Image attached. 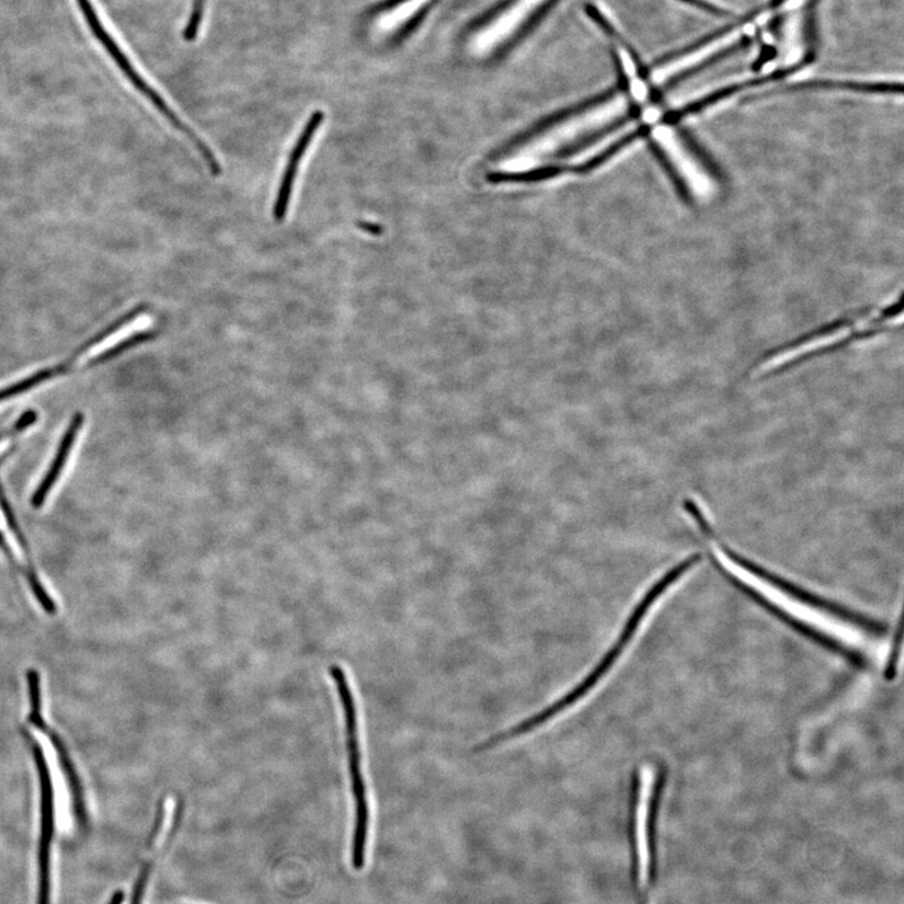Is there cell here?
<instances>
[{"label": "cell", "instance_id": "6da1fadb", "mask_svg": "<svg viewBox=\"0 0 904 904\" xmlns=\"http://www.w3.org/2000/svg\"><path fill=\"white\" fill-rule=\"evenodd\" d=\"M627 110L625 98H608L565 117L497 160L494 174L518 176L547 169L579 168L625 140L628 128L607 133Z\"/></svg>", "mask_w": 904, "mask_h": 904}, {"label": "cell", "instance_id": "7a4b0ae2", "mask_svg": "<svg viewBox=\"0 0 904 904\" xmlns=\"http://www.w3.org/2000/svg\"><path fill=\"white\" fill-rule=\"evenodd\" d=\"M700 561V554L688 557L684 562L677 564L673 568V570L667 572L665 576H662V579L656 582V584L652 585L651 590L645 593V596L641 599L639 605H637L630 618L627 619L625 628L613 648L607 651L605 657L597 663V666L594 667L579 685L572 688L570 693L561 697V699L548 706L547 709L541 710L537 714H534V717L524 720L518 723V725L507 730L504 735H499L497 737L490 740V745L502 744L510 742L512 739L527 735L530 731L546 725V723L550 720L557 719L559 714L572 709L573 706L585 699V697H587L590 693L598 686L602 679L608 675L609 671L613 670L619 657L622 656V653L628 648V644H630L633 640V637L637 631H639L644 617L648 616L654 603H656L661 598L662 594H665L668 588L673 587L678 580H682L683 576L688 571H691L693 568Z\"/></svg>", "mask_w": 904, "mask_h": 904}, {"label": "cell", "instance_id": "3957f363", "mask_svg": "<svg viewBox=\"0 0 904 904\" xmlns=\"http://www.w3.org/2000/svg\"><path fill=\"white\" fill-rule=\"evenodd\" d=\"M335 688L341 700L346 722V739L348 753V770L353 799L356 804V826L355 837H353L352 865L359 869L365 867V851L369 823V806L367 799V788L364 771V753L361 744V725L356 695L346 670L339 665L330 668Z\"/></svg>", "mask_w": 904, "mask_h": 904}, {"label": "cell", "instance_id": "277c9868", "mask_svg": "<svg viewBox=\"0 0 904 904\" xmlns=\"http://www.w3.org/2000/svg\"><path fill=\"white\" fill-rule=\"evenodd\" d=\"M36 763L39 778V837L37 847V897L36 904H52V858L56 835V799L54 782L49 774L45 753L27 731H24Z\"/></svg>", "mask_w": 904, "mask_h": 904}, {"label": "cell", "instance_id": "5b68a950", "mask_svg": "<svg viewBox=\"0 0 904 904\" xmlns=\"http://www.w3.org/2000/svg\"><path fill=\"white\" fill-rule=\"evenodd\" d=\"M553 0H510L473 33V54L488 55L520 33Z\"/></svg>", "mask_w": 904, "mask_h": 904}, {"label": "cell", "instance_id": "8992f818", "mask_svg": "<svg viewBox=\"0 0 904 904\" xmlns=\"http://www.w3.org/2000/svg\"><path fill=\"white\" fill-rule=\"evenodd\" d=\"M0 539H2L8 552H10L15 562L14 564L19 565L25 579H27L34 597L37 598L42 608L46 610L47 615H55L57 613L56 603L48 596L47 591L43 587L38 579L36 570H34L28 548L25 546L22 531L19 525H16L12 510L10 505L7 504L2 488H0Z\"/></svg>", "mask_w": 904, "mask_h": 904}, {"label": "cell", "instance_id": "52a82bcc", "mask_svg": "<svg viewBox=\"0 0 904 904\" xmlns=\"http://www.w3.org/2000/svg\"><path fill=\"white\" fill-rule=\"evenodd\" d=\"M27 682L31 702L28 719L34 726L42 730L43 733H46L50 739L52 745H54L55 752L58 755L60 768H62L68 786H70L71 789L75 816L77 821L83 823L85 820V808L79 775H77L71 756L68 754L62 739H60L54 730L48 728L45 719H43L41 678L36 670L27 671Z\"/></svg>", "mask_w": 904, "mask_h": 904}, {"label": "cell", "instance_id": "ba28073f", "mask_svg": "<svg viewBox=\"0 0 904 904\" xmlns=\"http://www.w3.org/2000/svg\"><path fill=\"white\" fill-rule=\"evenodd\" d=\"M151 322L150 318L144 313L134 314L124 323L118 324L116 329L103 335L102 339L85 347L79 353L71 366H89L100 358L111 357L112 353L124 346V344L148 333L152 325Z\"/></svg>", "mask_w": 904, "mask_h": 904}, {"label": "cell", "instance_id": "9c48e42d", "mask_svg": "<svg viewBox=\"0 0 904 904\" xmlns=\"http://www.w3.org/2000/svg\"><path fill=\"white\" fill-rule=\"evenodd\" d=\"M324 114L322 111L317 110L313 112L311 117L308 118L307 124L304 128V131L298 137V140L293 148L286 170H284V174L281 181V185L278 188L277 201L274 204V219L277 222H282L286 219V215L289 208L290 196L293 193V186H295V181L298 174V169L300 165L301 159L305 158V155L309 148V145L312 144L313 137L317 134L318 128L323 124Z\"/></svg>", "mask_w": 904, "mask_h": 904}, {"label": "cell", "instance_id": "30bf717a", "mask_svg": "<svg viewBox=\"0 0 904 904\" xmlns=\"http://www.w3.org/2000/svg\"><path fill=\"white\" fill-rule=\"evenodd\" d=\"M83 424L84 417L82 413H76L70 426L66 430L62 442H60L54 464L50 465L45 478L42 479L41 484L33 494L32 505L36 507V510H39V507L45 505L52 489L56 487L59 477L62 476V472L67 467V461L70 459L72 454L77 438L80 436Z\"/></svg>", "mask_w": 904, "mask_h": 904}, {"label": "cell", "instance_id": "8fae6325", "mask_svg": "<svg viewBox=\"0 0 904 904\" xmlns=\"http://www.w3.org/2000/svg\"><path fill=\"white\" fill-rule=\"evenodd\" d=\"M435 0H394L376 15L375 28L382 34H394L408 28Z\"/></svg>", "mask_w": 904, "mask_h": 904}, {"label": "cell", "instance_id": "7c38bea8", "mask_svg": "<svg viewBox=\"0 0 904 904\" xmlns=\"http://www.w3.org/2000/svg\"><path fill=\"white\" fill-rule=\"evenodd\" d=\"M64 374H66L64 366L43 369V371H38L36 375L24 378V380L19 384L8 386L5 389L0 390V402L15 398V396L27 392L34 389V387L45 384L46 381L52 380V378Z\"/></svg>", "mask_w": 904, "mask_h": 904}, {"label": "cell", "instance_id": "4fadbf2b", "mask_svg": "<svg viewBox=\"0 0 904 904\" xmlns=\"http://www.w3.org/2000/svg\"><path fill=\"white\" fill-rule=\"evenodd\" d=\"M36 420L37 415L36 413H34V411L25 412L21 420L16 422V424L10 433L0 436V454H3V451H5L8 447L11 446L14 438L19 436L21 433H23L24 430L31 427V425H33L34 422H36Z\"/></svg>", "mask_w": 904, "mask_h": 904}, {"label": "cell", "instance_id": "5bb4252c", "mask_svg": "<svg viewBox=\"0 0 904 904\" xmlns=\"http://www.w3.org/2000/svg\"><path fill=\"white\" fill-rule=\"evenodd\" d=\"M151 862L148 860L141 868L139 877H137L136 883L134 885V893L131 904H142L145 897L146 886H148L149 877L151 872Z\"/></svg>", "mask_w": 904, "mask_h": 904}, {"label": "cell", "instance_id": "9a60e30c", "mask_svg": "<svg viewBox=\"0 0 904 904\" xmlns=\"http://www.w3.org/2000/svg\"><path fill=\"white\" fill-rule=\"evenodd\" d=\"M204 2L205 0H195L194 13L186 31L188 38H195L199 33L203 23Z\"/></svg>", "mask_w": 904, "mask_h": 904}, {"label": "cell", "instance_id": "2e32d148", "mask_svg": "<svg viewBox=\"0 0 904 904\" xmlns=\"http://www.w3.org/2000/svg\"><path fill=\"white\" fill-rule=\"evenodd\" d=\"M358 227L361 229H364L365 231L369 232V234H378V231H380V229H378V227L375 226V224H371V222L362 221V222H358Z\"/></svg>", "mask_w": 904, "mask_h": 904}]
</instances>
